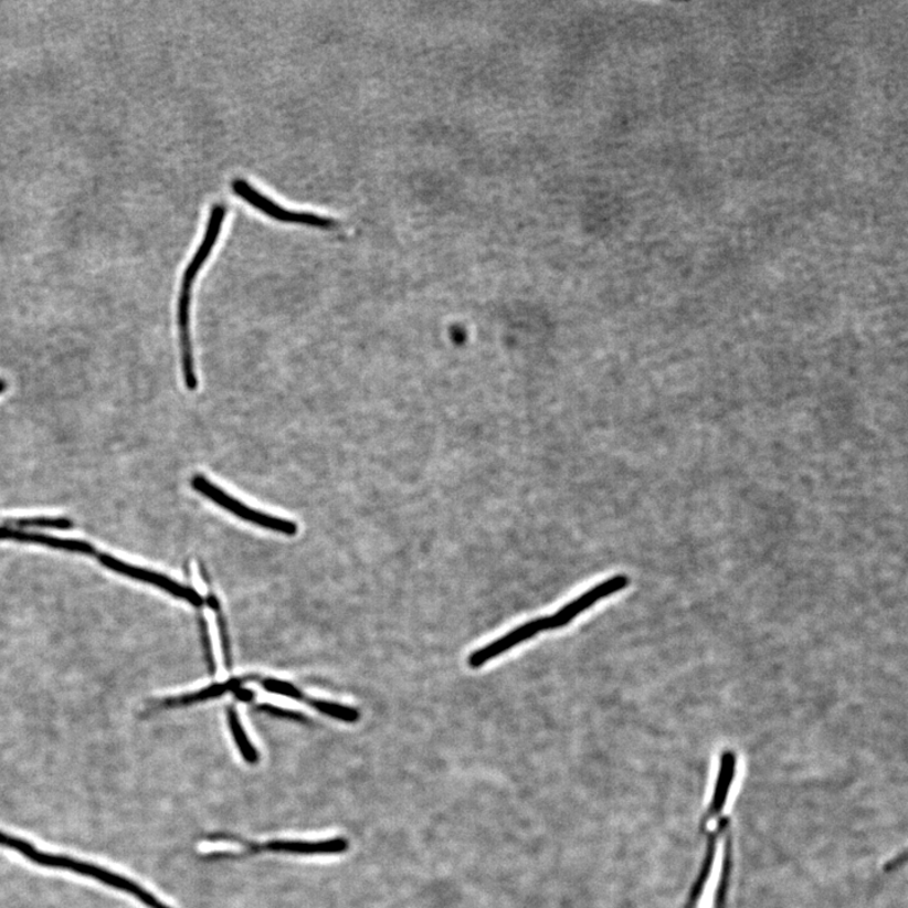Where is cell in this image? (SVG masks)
Instances as JSON below:
<instances>
[{
  "label": "cell",
  "mask_w": 908,
  "mask_h": 908,
  "mask_svg": "<svg viewBox=\"0 0 908 908\" xmlns=\"http://www.w3.org/2000/svg\"><path fill=\"white\" fill-rule=\"evenodd\" d=\"M0 847L15 851L34 865L74 872V874L99 880V883L119 889V891L135 896L137 900L145 904L149 908H172L147 891L146 888L139 886L127 877L114 874L109 869L93 865V863L78 861L67 856H59V854H50L39 851L30 842L18 838L15 835L0 832Z\"/></svg>",
  "instance_id": "6da1fadb"
},
{
  "label": "cell",
  "mask_w": 908,
  "mask_h": 908,
  "mask_svg": "<svg viewBox=\"0 0 908 908\" xmlns=\"http://www.w3.org/2000/svg\"><path fill=\"white\" fill-rule=\"evenodd\" d=\"M737 772V756L733 751H725L720 756L718 777L711 794L710 803L707 812L714 816L716 830L714 833H705L706 836V852L703 856L701 866L696 880L691 885L687 908H696L700 901L703 893L708 884L711 870H714L715 858L717 853V845L719 838L731 830V819L724 815L729 792H731Z\"/></svg>",
  "instance_id": "7a4b0ae2"
},
{
  "label": "cell",
  "mask_w": 908,
  "mask_h": 908,
  "mask_svg": "<svg viewBox=\"0 0 908 908\" xmlns=\"http://www.w3.org/2000/svg\"><path fill=\"white\" fill-rule=\"evenodd\" d=\"M191 485L196 493L209 498L210 501L215 503L222 509L236 516V518L256 525L266 530L284 534V536L293 537L298 531L295 521L275 518L268 514L251 509L243 503H240L233 496H230L224 489H221L210 479L202 475H196L191 479Z\"/></svg>",
  "instance_id": "3957f363"
},
{
  "label": "cell",
  "mask_w": 908,
  "mask_h": 908,
  "mask_svg": "<svg viewBox=\"0 0 908 908\" xmlns=\"http://www.w3.org/2000/svg\"><path fill=\"white\" fill-rule=\"evenodd\" d=\"M231 189L234 190V193L239 196L240 199H243L249 204H252V207L256 210L262 211L264 215L274 220L288 222V224L306 225L319 229H329L335 226V221L331 219L314 215V213L291 211L281 208L279 204L273 202L268 198H265L264 194L254 189V187L249 184L245 180H242V178H236V180L231 183Z\"/></svg>",
  "instance_id": "277c9868"
},
{
  "label": "cell",
  "mask_w": 908,
  "mask_h": 908,
  "mask_svg": "<svg viewBox=\"0 0 908 908\" xmlns=\"http://www.w3.org/2000/svg\"><path fill=\"white\" fill-rule=\"evenodd\" d=\"M96 559L99 560V562L103 566L112 569V571L114 572L127 576L129 578H133V580L139 582L158 587V589L163 590L169 594H172L173 598L181 599L191 603L192 605H194V608H201V605L204 603L202 595L198 591L190 589V587H186L181 583H178L171 580V578H168L163 574L154 571H148V569L145 568L131 566L109 555L99 553V556H97Z\"/></svg>",
  "instance_id": "5b68a950"
},
{
  "label": "cell",
  "mask_w": 908,
  "mask_h": 908,
  "mask_svg": "<svg viewBox=\"0 0 908 908\" xmlns=\"http://www.w3.org/2000/svg\"><path fill=\"white\" fill-rule=\"evenodd\" d=\"M630 578L625 574H617L609 578L593 589L584 592L580 598L567 603L562 609L547 617L548 630L563 629L569 625L574 619L580 616L587 610H590L593 604L610 598L614 593H619L627 589Z\"/></svg>",
  "instance_id": "8992f818"
},
{
  "label": "cell",
  "mask_w": 908,
  "mask_h": 908,
  "mask_svg": "<svg viewBox=\"0 0 908 908\" xmlns=\"http://www.w3.org/2000/svg\"><path fill=\"white\" fill-rule=\"evenodd\" d=\"M548 630L547 617L531 620L522 623L519 627L507 632L506 635L493 641L484 647L476 650L468 657V665L472 669H479L488 662L500 656L504 653L510 652L511 648L525 643L532 637H536L540 632Z\"/></svg>",
  "instance_id": "52a82bcc"
},
{
  "label": "cell",
  "mask_w": 908,
  "mask_h": 908,
  "mask_svg": "<svg viewBox=\"0 0 908 908\" xmlns=\"http://www.w3.org/2000/svg\"><path fill=\"white\" fill-rule=\"evenodd\" d=\"M226 212L228 210L224 204L220 203L215 204V207L211 209L207 233H204L198 252L194 253L192 261L189 265H187L182 278L181 292L192 293L196 278H198L204 263L208 262L213 247H215L218 243L221 228L224 225Z\"/></svg>",
  "instance_id": "ba28073f"
},
{
  "label": "cell",
  "mask_w": 908,
  "mask_h": 908,
  "mask_svg": "<svg viewBox=\"0 0 908 908\" xmlns=\"http://www.w3.org/2000/svg\"><path fill=\"white\" fill-rule=\"evenodd\" d=\"M347 848H349V842L344 838L329 840L325 842L275 841L264 845V847H254L252 853L271 851L277 853L305 854V856H314V854H340L346 852Z\"/></svg>",
  "instance_id": "9c48e42d"
},
{
  "label": "cell",
  "mask_w": 908,
  "mask_h": 908,
  "mask_svg": "<svg viewBox=\"0 0 908 908\" xmlns=\"http://www.w3.org/2000/svg\"><path fill=\"white\" fill-rule=\"evenodd\" d=\"M243 680L242 679H231L226 683H219L213 684L209 688H204L202 690L186 694L182 697L176 698H168L165 700H160L155 703L154 709H171V708H180L194 705V703L207 701L210 699H217L229 691H234L242 687Z\"/></svg>",
  "instance_id": "30bf717a"
},
{
  "label": "cell",
  "mask_w": 908,
  "mask_h": 908,
  "mask_svg": "<svg viewBox=\"0 0 908 908\" xmlns=\"http://www.w3.org/2000/svg\"><path fill=\"white\" fill-rule=\"evenodd\" d=\"M228 720L230 731L233 733L237 750L240 754L243 756V759L251 764L260 762V753H257L254 745L249 740L242 724H240L237 711L233 707L228 709Z\"/></svg>",
  "instance_id": "8fae6325"
},
{
  "label": "cell",
  "mask_w": 908,
  "mask_h": 908,
  "mask_svg": "<svg viewBox=\"0 0 908 908\" xmlns=\"http://www.w3.org/2000/svg\"><path fill=\"white\" fill-rule=\"evenodd\" d=\"M307 705L318 710L319 714L342 720V722L346 724L358 722L360 718L358 710L341 705H336V703L308 698Z\"/></svg>",
  "instance_id": "7c38bea8"
},
{
  "label": "cell",
  "mask_w": 908,
  "mask_h": 908,
  "mask_svg": "<svg viewBox=\"0 0 908 908\" xmlns=\"http://www.w3.org/2000/svg\"><path fill=\"white\" fill-rule=\"evenodd\" d=\"M8 525L17 529L23 528H52V529H61L66 530L73 528V522L64 518H27V519H17V520H9Z\"/></svg>",
  "instance_id": "4fadbf2b"
},
{
  "label": "cell",
  "mask_w": 908,
  "mask_h": 908,
  "mask_svg": "<svg viewBox=\"0 0 908 908\" xmlns=\"http://www.w3.org/2000/svg\"><path fill=\"white\" fill-rule=\"evenodd\" d=\"M263 688L270 693L279 694V696L288 697L298 701L307 703L308 697L303 694L295 685L277 679H264L262 682Z\"/></svg>",
  "instance_id": "5bb4252c"
},
{
  "label": "cell",
  "mask_w": 908,
  "mask_h": 908,
  "mask_svg": "<svg viewBox=\"0 0 908 908\" xmlns=\"http://www.w3.org/2000/svg\"><path fill=\"white\" fill-rule=\"evenodd\" d=\"M199 626H200V635L203 646L204 658H207V664L209 667V672L211 675L217 673V663L215 656H213L212 643L210 637V631L207 620L202 616L199 617Z\"/></svg>",
  "instance_id": "9a60e30c"
},
{
  "label": "cell",
  "mask_w": 908,
  "mask_h": 908,
  "mask_svg": "<svg viewBox=\"0 0 908 908\" xmlns=\"http://www.w3.org/2000/svg\"><path fill=\"white\" fill-rule=\"evenodd\" d=\"M257 711H262V714L270 715L277 718H284L289 720H296V722H306L305 716L297 714V711H292L288 709H282L279 707L271 706V705H262L256 707Z\"/></svg>",
  "instance_id": "2e32d148"
},
{
  "label": "cell",
  "mask_w": 908,
  "mask_h": 908,
  "mask_svg": "<svg viewBox=\"0 0 908 908\" xmlns=\"http://www.w3.org/2000/svg\"><path fill=\"white\" fill-rule=\"evenodd\" d=\"M215 612L218 614V625H219V632H220V636H221V643H222V646H224L225 663H226L228 669H230V667H231V654H230V638H229L226 622H225V619H224V613H222V611H221V608L215 610Z\"/></svg>",
  "instance_id": "e0dca14e"
},
{
  "label": "cell",
  "mask_w": 908,
  "mask_h": 908,
  "mask_svg": "<svg viewBox=\"0 0 908 908\" xmlns=\"http://www.w3.org/2000/svg\"><path fill=\"white\" fill-rule=\"evenodd\" d=\"M906 859L907 858H906V852L905 851L901 853V856H896V857L889 859L886 863V865L884 866L885 874H891V872H894V870L900 868L901 866H904L905 863H906Z\"/></svg>",
  "instance_id": "ac0fdd59"
},
{
  "label": "cell",
  "mask_w": 908,
  "mask_h": 908,
  "mask_svg": "<svg viewBox=\"0 0 908 908\" xmlns=\"http://www.w3.org/2000/svg\"><path fill=\"white\" fill-rule=\"evenodd\" d=\"M234 694L239 700L243 701L252 700L254 698V693L242 688L234 690Z\"/></svg>",
  "instance_id": "d6986e66"
},
{
  "label": "cell",
  "mask_w": 908,
  "mask_h": 908,
  "mask_svg": "<svg viewBox=\"0 0 908 908\" xmlns=\"http://www.w3.org/2000/svg\"><path fill=\"white\" fill-rule=\"evenodd\" d=\"M6 389H7L6 381L0 379V394H2Z\"/></svg>",
  "instance_id": "ffe728a7"
}]
</instances>
